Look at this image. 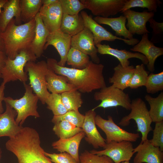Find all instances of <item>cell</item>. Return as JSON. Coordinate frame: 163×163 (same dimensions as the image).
I'll list each match as a JSON object with an SVG mask.
<instances>
[{"mask_svg": "<svg viewBox=\"0 0 163 163\" xmlns=\"http://www.w3.org/2000/svg\"><path fill=\"white\" fill-rule=\"evenodd\" d=\"M39 13L49 33L60 29L63 13L59 0L49 6L42 5Z\"/></svg>", "mask_w": 163, "mask_h": 163, "instance_id": "cell-18", "label": "cell"}, {"mask_svg": "<svg viewBox=\"0 0 163 163\" xmlns=\"http://www.w3.org/2000/svg\"><path fill=\"white\" fill-rule=\"evenodd\" d=\"M47 108L51 110L54 116L63 115L68 110L63 105L60 94L50 93L45 101Z\"/></svg>", "mask_w": 163, "mask_h": 163, "instance_id": "cell-36", "label": "cell"}, {"mask_svg": "<svg viewBox=\"0 0 163 163\" xmlns=\"http://www.w3.org/2000/svg\"><path fill=\"white\" fill-rule=\"evenodd\" d=\"M72 37L62 32L60 29L50 33L47 38L44 50L50 45H52L58 51L60 59L58 63L61 66H65L68 52L71 47Z\"/></svg>", "mask_w": 163, "mask_h": 163, "instance_id": "cell-15", "label": "cell"}, {"mask_svg": "<svg viewBox=\"0 0 163 163\" xmlns=\"http://www.w3.org/2000/svg\"><path fill=\"white\" fill-rule=\"evenodd\" d=\"M48 68L46 62L44 60L37 62L28 61L24 68L28 76L29 85L43 104H45L46 101L50 94L47 88L46 77Z\"/></svg>", "mask_w": 163, "mask_h": 163, "instance_id": "cell-7", "label": "cell"}, {"mask_svg": "<svg viewBox=\"0 0 163 163\" xmlns=\"http://www.w3.org/2000/svg\"><path fill=\"white\" fill-rule=\"evenodd\" d=\"M85 9L96 16L108 18L121 11L126 0H81Z\"/></svg>", "mask_w": 163, "mask_h": 163, "instance_id": "cell-12", "label": "cell"}, {"mask_svg": "<svg viewBox=\"0 0 163 163\" xmlns=\"http://www.w3.org/2000/svg\"><path fill=\"white\" fill-rule=\"evenodd\" d=\"M80 162L85 163H114L109 157L104 155H98L85 150L79 156Z\"/></svg>", "mask_w": 163, "mask_h": 163, "instance_id": "cell-40", "label": "cell"}, {"mask_svg": "<svg viewBox=\"0 0 163 163\" xmlns=\"http://www.w3.org/2000/svg\"><path fill=\"white\" fill-rule=\"evenodd\" d=\"M36 22L35 36L30 48L37 58L42 56L49 33L44 26L39 12L34 18Z\"/></svg>", "mask_w": 163, "mask_h": 163, "instance_id": "cell-25", "label": "cell"}, {"mask_svg": "<svg viewBox=\"0 0 163 163\" xmlns=\"http://www.w3.org/2000/svg\"><path fill=\"white\" fill-rule=\"evenodd\" d=\"M152 138L149 140L152 144L163 151V121L155 123Z\"/></svg>", "mask_w": 163, "mask_h": 163, "instance_id": "cell-42", "label": "cell"}, {"mask_svg": "<svg viewBox=\"0 0 163 163\" xmlns=\"http://www.w3.org/2000/svg\"><path fill=\"white\" fill-rule=\"evenodd\" d=\"M85 136V133L82 131L69 138L59 139L53 142L52 146L53 149L60 153H68L78 163L80 162L78 153L79 147L82 139Z\"/></svg>", "mask_w": 163, "mask_h": 163, "instance_id": "cell-22", "label": "cell"}, {"mask_svg": "<svg viewBox=\"0 0 163 163\" xmlns=\"http://www.w3.org/2000/svg\"><path fill=\"white\" fill-rule=\"evenodd\" d=\"M103 148L101 150H92L90 152L98 155L107 156L114 163L129 161L134 154L133 145L129 141L111 142L106 143Z\"/></svg>", "mask_w": 163, "mask_h": 163, "instance_id": "cell-11", "label": "cell"}, {"mask_svg": "<svg viewBox=\"0 0 163 163\" xmlns=\"http://www.w3.org/2000/svg\"><path fill=\"white\" fill-rule=\"evenodd\" d=\"M25 89L24 96L19 99H14L10 97H5L4 101L9 105L17 112L15 120L18 125L22 126L27 118L30 116L35 118L40 117L37 111V103L39 98L33 92L29 85L23 83Z\"/></svg>", "mask_w": 163, "mask_h": 163, "instance_id": "cell-5", "label": "cell"}, {"mask_svg": "<svg viewBox=\"0 0 163 163\" xmlns=\"http://www.w3.org/2000/svg\"><path fill=\"white\" fill-rule=\"evenodd\" d=\"M98 53L101 55H108L117 58L120 64L123 67L129 66L130 58H136L141 60L144 65H147L148 62L146 57L143 54L138 52L127 51L125 49L119 50L111 47L109 44H101L96 46Z\"/></svg>", "mask_w": 163, "mask_h": 163, "instance_id": "cell-20", "label": "cell"}, {"mask_svg": "<svg viewBox=\"0 0 163 163\" xmlns=\"http://www.w3.org/2000/svg\"><path fill=\"white\" fill-rule=\"evenodd\" d=\"M130 50L141 53L146 57L148 62L147 67L151 72L155 70V63L156 59L163 55V48L155 46L149 40L147 33L143 35L141 40L130 48Z\"/></svg>", "mask_w": 163, "mask_h": 163, "instance_id": "cell-19", "label": "cell"}, {"mask_svg": "<svg viewBox=\"0 0 163 163\" xmlns=\"http://www.w3.org/2000/svg\"><path fill=\"white\" fill-rule=\"evenodd\" d=\"M5 84L3 82L0 85V114L4 112V109L2 102L4 101V90L5 88Z\"/></svg>", "mask_w": 163, "mask_h": 163, "instance_id": "cell-44", "label": "cell"}, {"mask_svg": "<svg viewBox=\"0 0 163 163\" xmlns=\"http://www.w3.org/2000/svg\"><path fill=\"white\" fill-rule=\"evenodd\" d=\"M80 14L83 18L85 27L88 28L93 35L95 46L101 44L103 41H113L117 39L123 41L127 45L132 46L139 42V40L136 38L128 40L117 37L96 22L92 16L88 15L86 11H82Z\"/></svg>", "mask_w": 163, "mask_h": 163, "instance_id": "cell-10", "label": "cell"}, {"mask_svg": "<svg viewBox=\"0 0 163 163\" xmlns=\"http://www.w3.org/2000/svg\"><path fill=\"white\" fill-rule=\"evenodd\" d=\"M42 0H20L21 21L27 23L34 19L42 5Z\"/></svg>", "mask_w": 163, "mask_h": 163, "instance_id": "cell-29", "label": "cell"}, {"mask_svg": "<svg viewBox=\"0 0 163 163\" xmlns=\"http://www.w3.org/2000/svg\"><path fill=\"white\" fill-rule=\"evenodd\" d=\"M145 86L146 92L154 94L163 90V72L157 73H151L149 75Z\"/></svg>", "mask_w": 163, "mask_h": 163, "instance_id": "cell-38", "label": "cell"}, {"mask_svg": "<svg viewBox=\"0 0 163 163\" xmlns=\"http://www.w3.org/2000/svg\"><path fill=\"white\" fill-rule=\"evenodd\" d=\"M161 4L159 0H126L120 12L122 13L132 8L138 7L146 8L149 12H155Z\"/></svg>", "mask_w": 163, "mask_h": 163, "instance_id": "cell-34", "label": "cell"}, {"mask_svg": "<svg viewBox=\"0 0 163 163\" xmlns=\"http://www.w3.org/2000/svg\"><path fill=\"white\" fill-rule=\"evenodd\" d=\"M5 104V110L0 114V137L8 136L11 138L19 133L23 127L16 121V111L8 103Z\"/></svg>", "mask_w": 163, "mask_h": 163, "instance_id": "cell-21", "label": "cell"}, {"mask_svg": "<svg viewBox=\"0 0 163 163\" xmlns=\"http://www.w3.org/2000/svg\"><path fill=\"white\" fill-rule=\"evenodd\" d=\"M20 0H8L0 13V30L4 31L9 23L14 18L16 25L21 24Z\"/></svg>", "mask_w": 163, "mask_h": 163, "instance_id": "cell-23", "label": "cell"}, {"mask_svg": "<svg viewBox=\"0 0 163 163\" xmlns=\"http://www.w3.org/2000/svg\"><path fill=\"white\" fill-rule=\"evenodd\" d=\"M2 152L1 149L0 148V160L2 157Z\"/></svg>", "mask_w": 163, "mask_h": 163, "instance_id": "cell-49", "label": "cell"}, {"mask_svg": "<svg viewBox=\"0 0 163 163\" xmlns=\"http://www.w3.org/2000/svg\"><path fill=\"white\" fill-rule=\"evenodd\" d=\"M134 68L133 65L123 67L119 63L114 67V73L109 78V82L115 87L123 91L129 87Z\"/></svg>", "mask_w": 163, "mask_h": 163, "instance_id": "cell-27", "label": "cell"}, {"mask_svg": "<svg viewBox=\"0 0 163 163\" xmlns=\"http://www.w3.org/2000/svg\"><path fill=\"white\" fill-rule=\"evenodd\" d=\"M85 117V115L81 113L78 110H70L63 115L54 116L52 122L54 124L60 121L66 120L82 128Z\"/></svg>", "mask_w": 163, "mask_h": 163, "instance_id": "cell-37", "label": "cell"}, {"mask_svg": "<svg viewBox=\"0 0 163 163\" xmlns=\"http://www.w3.org/2000/svg\"><path fill=\"white\" fill-rule=\"evenodd\" d=\"M58 1V0H42V5L43 6H49L56 2Z\"/></svg>", "mask_w": 163, "mask_h": 163, "instance_id": "cell-46", "label": "cell"}, {"mask_svg": "<svg viewBox=\"0 0 163 163\" xmlns=\"http://www.w3.org/2000/svg\"><path fill=\"white\" fill-rule=\"evenodd\" d=\"M94 19L99 24H104L110 26L115 32L117 37H123L126 39H133V35L126 27V18L122 15L116 18H103L95 16Z\"/></svg>", "mask_w": 163, "mask_h": 163, "instance_id": "cell-26", "label": "cell"}, {"mask_svg": "<svg viewBox=\"0 0 163 163\" xmlns=\"http://www.w3.org/2000/svg\"><path fill=\"white\" fill-rule=\"evenodd\" d=\"M94 98L101 101L98 105L92 109L94 110L99 107L105 108L117 106H121L127 110L131 109V101L129 94L112 85L106 86L95 92Z\"/></svg>", "mask_w": 163, "mask_h": 163, "instance_id": "cell-8", "label": "cell"}, {"mask_svg": "<svg viewBox=\"0 0 163 163\" xmlns=\"http://www.w3.org/2000/svg\"><path fill=\"white\" fill-rule=\"evenodd\" d=\"M148 22L152 29V36L150 40L154 43L162 42L163 40V22H157L153 18L150 19Z\"/></svg>", "mask_w": 163, "mask_h": 163, "instance_id": "cell-41", "label": "cell"}, {"mask_svg": "<svg viewBox=\"0 0 163 163\" xmlns=\"http://www.w3.org/2000/svg\"><path fill=\"white\" fill-rule=\"evenodd\" d=\"M1 31L0 30V50L4 52V48L1 37Z\"/></svg>", "mask_w": 163, "mask_h": 163, "instance_id": "cell-48", "label": "cell"}, {"mask_svg": "<svg viewBox=\"0 0 163 163\" xmlns=\"http://www.w3.org/2000/svg\"><path fill=\"white\" fill-rule=\"evenodd\" d=\"M122 13L127 21L126 26L128 30L133 35L135 34L142 35L150 33L146 28V24L150 19L153 18L154 12L144 10L142 12H139L129 9Z\"/></svg>", "mask_w": 163, "mask_h": 163, "instance_id": "cell-14", "label": "cell"}, {"mask_svg": "<svg viewBox=\"0 0 163 163\" xmlns=\"http://www.w3.org/2000/svg\"><path fill=\"white\" fill-rule=\"evenodd\" d=\"M46 77L47 88L51 93L61 94L75 89L69 82L66 77L56 74L49 67Z\"/></svg>", "mask_w": 163, "mask_h": 163, "instance_id": "cell-24", "label": "cell"}, {"mask_svg": "<svg viewBox=\"0 0 163 163\" xmlns=\"http://www.w3.org/2000/svg\"><path fill=\"white\" fill-rule=\"evenodd\" d=\"M148 75L149 72L145 70L144 64L142 63L137 65L134 68L129 87L132 89H136L145 86Z\"/></svg>", "mask_w": 163, "mask_h": 163, "instance_id": "cell-35", "label": "cell"}, {"mask_svg": "<svg viewBox=\"0 0 163 163\" xmlns=\"http://www.w3.org/2000/svg\"><path fill=\"white\" fill-rule=\"evenodd\" d=\"M37 58L30 48L21 51L13 59L7 57L2 71V82L5 85L18 80L23 83H26L28 76L24 66L28 62H36Z\"/></svg>", "mask_w": 163, "mask_h": 163, "instance_id": "cell-4", "label": "cell"}, {"mask_svg": "<svg viewBox=\"0 0 163 163\" xmlns=\"http://www.w3.org/2000/svg\"><path fill=\"white\" fill-rule=\"evenodd\" d=\"M131 112L123 117L119 124L123 126L129 125L130 120H134L137 126V131L142 134V142L148 139L149 133L152 130L151 124L152 120L145 102L141 98H136L131 101Z\"/></svg>", "mask_w": 163, "mask_h": 163, "instance_id": "cell-6", "label": "cell"}, {"mask_svg": "<svg viewBox=\"0 0 163 163\" xmlns=\"http://www.w3.org/2000/svg\"><path fill=\"white\" fill-rule=\"evenodd\" d=\"M95 122L96 125L105 133L106 143L113 141L135 142L140 137L138 133H130L122 129L115 123L111 116L108 115V119L106 120L100 115H96Z\"/></svg>", "mask_w": 163, "mask_h": 163, "instance_id": "cell-9", "label": "cell"}, {"mask_svg": "<svg viewBox=\"0 0 163 163\" xmlns=\"http://www.w3.org/2000/svg\"><path fill=\"white\" fill-rule=\"evenodd\" d=\"M46 62L48 67L56 74L66 77L69 82L75 88L83 93L101 89L106 86L103 74L104 66L90 61L87 66L78 69L61 66L55 59L49 58Z\"/></svg>", "mask_w": 163, "mask_h": 163, "instance_id": "cell-1", "label": "cell"}, {"mask_svg": "<svg viewBox=\"0 0 163 163\" xmlns=\"http://www.w3.org/2000/svg\"><path fill=\"white\" fill-rule=\"evenodd\" d=\"M96 113L92 109L87 111L82 128L85 133L86 141L95 149L104 148L106 144V140L98 131L95 122Z\"/></svg>", "mask_w": 163, "mask_h": 163, "instance_id": "cell-17", "label": "cell"}, {"mask_svg": "<svg viewBox=\"0 0 163 163\" xmlns=\"http://www.w3.org/2000/svg\"><path fill=\"white\" fill-rule=\"evenodd\" d=\"M44 154L53 163H78L70 154L66 152L51 153L45 152Z\"/></svg>", "mask_w": 163, "mask_h": 163, "instance_id": "cell-43", "label": "cell"}, {"mask_svg": "<svg viewBox=\"0 0 163 163\" xmlns=\"http://www.w3.org/2000/svg\"><path fill=\"white\" fill-rule=\"evenodd\" d=\"M35 29L34 18L19 25L16 24L14 18L11 21L5 30L1 33L4 52L8 58L13 59L21 51L30 48Z\"/></svg>", "mask_w": 163, "mask_h": 163, "instance_id": "cell-3", "label": "cell"}, {"mask_svg": "<svg viewBox=\"0 0 163 163\" xmlns=\"http://www.w3.org/2000/svg\"><path fill=\"white\" fill-rule=\"evenodd\" d=\"M7 1L8 0H0V13L1 12V8L3 7L4 5Z\"/></svg>", "mask_w": 163, "mask_h": 163, "instance_id": "cell-47", "label": "cell"}, {"mask_svg": "<svg viewBox=\"0 0 163 163\" xmlns=\"http://www.w3.org/2000/svg\"><path fill=\"white\" fill-rule=\"evenodd\" d=\"M136 152L133 163H163V151L154 146L148 139L134 148Z\"/></svg>", "mask_w": 163, "mask_h": 163, "instance_id": "cell-16", "label": "cell"}, {"mask_svg": "<svg viewBox=\"0 0 163 163\" xmlns=\"http://www.w3.org/2000/svg\"><path fill=\"white\" fill-rule=\"evenodd\" d=\"M62 103L68 111L78 110L83 103L81 93L76 89L61 94Z\"/></svg>", "mask_w": 163, "mask_h": 163, "instance_id": "cell-33", "label": "cell"}, {"mask_svg": "<svg viewBox=\"0 0 163 163\" xmlns=\"http://www.w3.org/2000/svg\"><path fill=\"white\" fill-rule=\"evenodd\" d=\"M53 130L60 139L69 138L83 131L82 128L78 127L66 120H62L54 123Z\"/></svg>", "mask_w": 163, "mask_h": 163, "instance_id": "cell-31", "label": "cell"}, {"mask_svg": "<svg viewBox=\"0 0 163 163\" xmlns=\"http://www.w3.org/2000/svg\"><path fill=\"white\" fill-rule=\"evenodd\" d=\"M63 14L77 15L85 7L79 0H59Z\"/></svg>", "mask_w": 163, "mask_h": 163, "instance_id": "cell-39", "label": "cell"}, {"mask_svg": "<svg viewBox=\"0 0 163 163\" xmlns=\"http://www.w3.org/2000/svg\"><path fill=\"white\" fill-rule=\"evenodd\" d=\"M85 27L80 14L73 15L63 14L60 29L64 33L72 37L82 31Z\"/></svg>", "mask_w": 163, "mask_h": 163, "instance_id": "cell-28", "label": "cell"}, {"mask_svg": "<svg viewBox=\"0 0 163 163\" xmlns=\"http://www.w3.org/2000/svg\"><path fill=\"white\" fill-rule=\"evenodd\" d=\"M145 98L149 105V113L152 122L163 121V92H161L155 97L146 94Z\"/></svg>", "mask_w": 163, "mask_h": 163, "instance_id": "cell-30", "label": "cell"}, {"mask_svg": "<svg viewBox=\"0 0 163 163\" xmlns=\"http://www.w3.org/2000/svg\"><path fill=\"white\" fill-rule=\"evenodd\" d=\"M120 163H129V161H126L121 162Z\"/></svg>", "mask_w": 163, "mask_h": 163, "instance_id": "cell-50", "label": "cell"}, {"mask_svg": "<svg viewBox=\"0 0 163 163\" xmlns=\"http://www.w3.org/2000/svg\"><path fill=\"white\" fill-rule=\"evenodd\" d=\"M7 57L5 53L0 50V78H2V71Z\"/></svg>", "mask_w": 163, "mask_h": 163, "instance_id": "cell-45", "label": "cell"}, {"mask_svg": "<svg viewBox=\"0 0 163 163\" xmlns=\"http://www.w3.org/2000/svg\"><path fill=\"white\" fill-rule=\"evenodd\" d=\"M39 134L34 129L23 127L5 144L7 149L16 157L18 163H53L44 154Z\"/></svg>", "mask_w": 163, "mask_h": 163, "instance_id": "cell-2", "label": "cell"}, {"mask_svg": "<svg viewBox=\"0 0 163 163\" xmlns=\"http://www.w3.org/2000/svg\"><path fill=\"white\" fill-rule=\"evenodd\" d=\"M89 56L75 48L71 47L68 53L66 62L72 68L82 69L89 64Z\"/></svg>", "mask_w": 163, "mask_h": 163, "instance_id": "cell-32", "label": "cell"}, {"mask_svg": "<svg viewBox=\"0 0 163 163\" xmlns=\"http://www.w3.org/2000/svg\"><path fill=\"white\" fill-rule=\"evenodd\" d=\"M78 163H84V162H79Z\"/></svg>", "mask_w": 163, "mask_h": 163, "instance_id": "cell-51", "label": "cell"}, {"mask_svg": "<svg viewBox=\"0 0 163 163\" xmlns=\"http://www.w3.org/2000/svg\"><path fill=\"white\" fill-rule=\"evenodd\" d=\"M71 47L89 56L91 61L99 64L100 59L97 55V49L95 45L93 35L87 28L72 37Z\"/></svg>", "mask_w": 163, "mask_h": 163, "instance_id": "cell-13", "label": "cell"}]
</instances>
